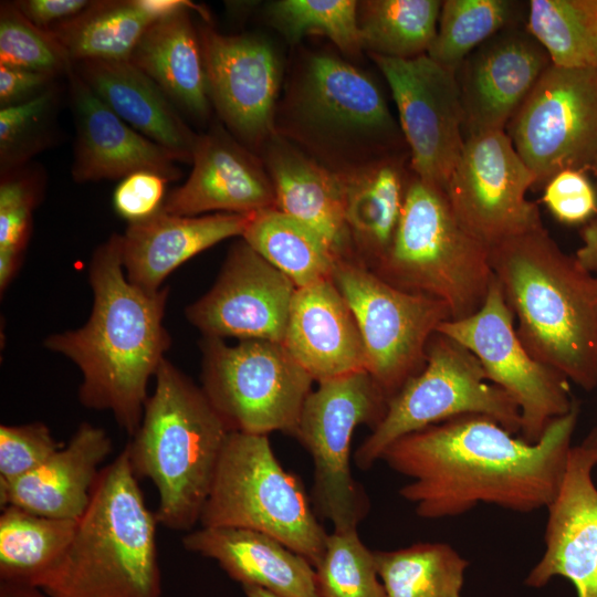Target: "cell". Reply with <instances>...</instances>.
<instances>
[{"mask_svg":"<svg viewBox=\"0 0 597 597\" xmlns=\"http://www.w3.org/2000/svg\"><path fill=\"white\" fill-rule=\"evenodd\" d=\"M579 415L575 406L534 443L484 415H462L408 433L380 460L411 482L399 495L423 519L461 515L480 503L528 513L562 484Z\"/></svg>","mask_w":597,"mask_h":597,"instance_id":"cell-1","label":"cell"},{"mask_svg":"<svg viewBox=\"0 0 597 597\" xmlns=\"http://www.w3.org/2000/svg\"><path fill=\"white\" fill-rule=\"evenodd\" d=\"M88 280L93 307L87 322L50 335L44 346L78 367L81 404L109 411L132 437L149 397L148 383L171 344L164 326L169 289L148 292L127 280L116 233L94 251Z\"/></svg>","mask_w":597,"mask_h":597,"instance_id":"cell-2","label":"cell"},{"mask_svg":"<svg viewBox=\"0 0 597 597\" xmlns=\"http://www.w3.org/2000/svg\"><path fill=\"white\" fill-rule=\"evenodd\" d=\"M519 338L538 362L586 390L597 386V275L542 226L490 248Z\"/></svg>","mask_w":597,"mask_h":597,"instance_id":"cell-3","label":"cell"},{"mask_svg":"<svg viewBox=\"0 0 597 597\" xmlns=\"http://www.w3.org/2000/svg\"><path fill=\"white\" fill-rule=\"evenodd\" d=\"M157 525L124 448L101 470L64 553L33 585L50 597H161Z\"/></svg>","mask_w":597,"mask_h":597,"instance_id":"cell-4","label":"cell"},{"mask_svg":"<svg viewBox=\"0 0 597 597\" xmlns=\"http://www.w3.org/2000/svg\"><path fill=\"white\" fill-rule=\"evenodd\" d=\"M274 129L334 172L409 151L376 82L323 52L297 60L279 100Z\"/></svg>","mask_w":597,"mask_h":597,"instance_id":"cell-5","label":"cell"},{"mask_svg":"<svg viewBox=\"0 0 597 597\" xmlns=\"http://www.w3.org/2000/svg\"><path fill=\"white\" fill-rule=\"evenodd\" d=\"M140 425L125 446L137 479L157 490L158 524L190 532L199 523L223 446L232 431L201 387L166 358Z\"/></svg>","mask_w":597,"mask_h":597,"instance_id":"cell-6","label":"cell"},{"mask_svg":"<svg viewBox=\"0 0 597 597\" xmlns=\"http://www.w3.org/2000/svg\"><path fill=\"white\" fill-rule=\"evenodd\" d=\"M373 271L398 289L443 302L451 320L474 314L494 277L490 249L462 227L446 192L412 170L391 244Z\"/></svg>","mask_w":597,"mask_h":597,"instance_id":"cell-7","label":"cell"},{"mask_svg":"<svg viewBox=\"0 0 597 597\" xmlns=\"http://www.w3.org/2000/svg\"><path fill=\"white\" fill-rule=\"evenodd\" d=\"M199 524L268 534L313 566L328 536L300 479L279 462L268 434L241 431H231L223 446Z\"/></svg>","mask_w":597,"mask_h":597,"instance_id":"cell-8","label":"cell"},{"mask_svg":"<svg viewBox=\"0 0 597 597\" xmlns=\"http://www.w3.org/2000/svg\"><path fill=\"white\" fill-rule=\"evenodd\" d=\"M484 415L520 433L516 402L488 379L479 359L458 341L436 332L423 368L387 402L386 412L357 448L354 461L370 469L399 438L462 415Z\"/></svg>","mask_w":597,"mask_h":597,"instance_id":"cell-9","label":"cell"},{"mask_svg":"<svg viewBox=\"0 0 597 597\" xmlns=\"http://www.w3.org/2000/svg\"><path fill=\"white\" fill-rule=\"evenodd\" d=\"M201 389L232 431L294 436L314 379L282 343H201Z\"/></svg>","mask_w":597,"mask_h":597,"instance_id":"cell-10","label":"cell"},{"mask_svg":"<svg viewBox=\"0 0 597 597\" xmlns=\"http://www.w3.org/2000/svg\"><path fill=\"white\" fill-rule=\"evenodd\" d=\"M387 402L366 370L320 381L304 401L294 437L312 457L313 500L333 531L357 528L369 511V500L350 470L352 437L360 425L374 429Z\"/></svg>","mask_w":597,"mask_h":597,"instance_id":"cell-11","label":"cell"},{"mask_svg":"<svg viewBox=\"0 0 597 597\" xmlns=\"http://www.w3.org/2000/svg\"><path fill=\"white\" fill-rule=\"evenodd\" d=\"M333 281L352 310L366 356V371L387 400L426 364L427 346L448 306L386 282L355 260L338 259Z\"/></svg>","mask_w":597,"mask_h":597,"instance_id":"cell-12","label":"cell"},{"mask_svg":"<svg viewBox=\"0 0 597 597\" xmlns=\"http://www.w3.org/2000/svg\"><path fill=\"white\" fill-rule=\"evenodd\" d=\"M505 132L536 187L564 169L590 170L597 158V67L551 63Z\"/></svg>","mask_w":597,"mask_h":597,"instance_id":"cell-13","label":"cell"},{"mask_svg":"<svg viewBox=\"0 0 597 597\" xmlns=\"http://www.w3.org/2000/svg\"><path fill=\"white\" fill-rule=\"evenodd\" d=\"M481 363L488 379L507 392L521 413V438L534 443L575 406L569 380L535 359L517 336L515 318L493 277L482 306L471 316L439 325Z\"/></svg>","mask_w":597,"mask_h":597,"instance_id":"cell-14","label":"cell"},{"mask_svg":"<svg viewBox=\"0 0 597 597\" xmlns=\"http://www.w3.org/2000/svg\"><path fill=\"white\" fill-rule=\"evenodd\" d=\"M536 177L505 130L469 136L444 192L462 227L489 249L542 227L537 206L526 197Z\"/></svg>","mask_w":597,"mask_h":597,"instance_id":"cell-15","label":"cell"},{"mask_svg":"<svg viewBox=\"0 0 597 597\" xmlns=\"http://www.w3.org/2000/svg\"><path fill=\"white\" fill-rule=\"evenodd\" d=\"M369 56L391 91L412 172L444 191L465 140L455 73L427 54Z\"/></svg>","mask_w":597,"mask_h":597,"instance_id":"cell-16","label":"cell"},{"mask_svg":"<svg viewBox=\"0 0 597 597\" xmlns=\"http://www.w3.org/2000/svg\"><path fill=\"white\" fill-rule=\"evenodd\" d=\"M198 34L211 106L228 132L259 155L275 134L282 85L275 50L260 36L224 35L208 25Z\"/></svg>","mask_w":597,"mask_h":597,"instance_id":"cell-17","label":"cell"},{"mask_svg":"<svg viewBox=\"0 0 597 597\" xmlns=\"http://www.w3.org/2000/svg\"><path fill=\"white\" fill-rule=\"evenodd\" d=\"M296 285L243 240L228 252L211 289L186 308L205 337L282 343Z\"/></svg>","mask_w":597,"mask_h":597,"instance_id":"cell-18","label":"cell"},{"mask_svg":"<svg viewBox=\"0 0 597 597\" xmlns=\"http://www.w3.org/2000/svg\"><path fill=\"white\" fill-rule=\"evenodd\" d=\"M549 64L524 23L500 31L472 51L455 71L464 137L505 130Z\"/></svg>","mask_w":597,"mask_h":597,"instance_id":"cell-19","label":"cell"},{"mask_svg":"<svg viewBox=\"0 0 597 597\" xmlns=\"http://www.w3.org/2000/svg\"><path fill=\"white\" fill-rule=\"evenodd\" d=\"M191 164L188 179L167 195L164 211L193 217L275 208L274 186L262 158L221 123L198 136Z\"/></svg>","mask_w":597,"mask_h":597,"instance_id":"cell-20","label":"cell"},{"mask_svg":"<svg viewBox=\"0 0 597 597\" xmlns=\"http://www.w3.org/2000/svg\"><path fill=\"white\" fill-rule=\"evenodd\" d=\"M595 454L572 447L566 471L548 511L545 551L525 583L542 587L554 576L567 578L577 597H597V488Z\"/></svg>","mask_w":597,"mask_h":597,"instance_id":"cell-21","label":"cell"},{"mask_svg":"<svg viewBox=\"0 0 597 597\" xmlns=\"http://www.w3.org/2000/svg\"><path fill=\"white\" fill-rule=\"evenodd\" d=\"M76 137L72 177L76 182L123 179L137 171L180 178L174 153L121 119L86 85L73 65L66 73Z\"/></svg>","mask_w":597,"mask_h":597,"instance_id":"cell-22","label":"cell"},{"mask_svg":"<svg viewBox=\"0 0 597 597\" xmlns=\"http://www.w3.org/2000/svg\"><path fill=\"white\" fill-rule=\"evenodd\" d=\"M283 345L317 383L366 370L358 325L333 279L296 289Z\"/></svg>","mask_w":597,"mask_h":597,"instance_id":"cell-23","label":"cell"},{"mask_svg":"<svg viewBox=\"0 0 597 597\" xmlns=\"http://www.w3.org/2000/svg\"><path fill=\"white\" fill-rule=\"evenodd\" d=\"M252 213L177 216L163 209L150 218L128 223L121 234L122 263L127 280L156 292L179 265L213 247L243 234Z\"/></svg>","mask_w":597,"mask_h":597,"instance_id":"cell-24","label":"cell"},{"mask_svg":"<svg viewBox=\"0 0 597 597\" xmlns=\"http://www.w3.org/2000/svg\"><path fill=\"white\" fill-rule=\"evenodd\" d=\"M112 450V439L104 429L82 422L66 446L35 470L11 481L0 480L1 507L15 505L35 514L77 521Z\"/></svg>","mask_w":597,"mask_h":597,"instance_id":"cell-25","label":"cell"},{"mask_svg":"<svg viewBox=\"0 0 597 597\" xmlns=\"http://www.w3.org/2000/svg\"><path fill=\"white\" fill-rule=\"evenodd\" d=\"M259 156L274 186L275 208L316 231L339 259L357 261L345 222L339 175L277 134Z\"/></svg>","mask_w":597,"mask_h":597,"instance_id":"cell-26","label":"cell"},{"mask_svg":"<svg viewBox=\"0 0 597 597\" xmlns=\"http://www.w3.org/2000/svg\"><path fill=\"white\" fill-rule=\"evenodd\" d=\"M185 549L213 559L241 585L280 597H321L307 558L276 538L238 527H203L184 535Z\"/></svg>","mask_w":597,"mask_h":597,"instance_id":"cell-27","label":"cell"},{"mask_svg":"<svg viewBox=\"0 0 597 597\" xmlns=\"http://www.w3.org/2000/svg\"><path fill=\"white\" fill-rule=\"evenodd\" d=\"M73 67L121 119L190 163L198 140L161 88L130 61H82Z\"/></svg>","mask_w":597,"mask_h":597,"instance_id":"cell-28","label":"cell"},{"mask_svg":"<svg viewBox=\"0 0 597 597\" xmlns=\"http://www.w3.org/2000/svg\"><path fill=\"white\" fill-rule=\"evenodd\" d=\"M337 174L355 258L373 270L387 253L400 219L411 175L409 151Z\"/></svg>","mask_w":597,"mask_h":597,"instance_id":"cell-29","label":"cell"},{"mask_svg":"<svg viewBox=\"0 0 597 597\" xmlns=\"http://www.w3.org/2000/svg\"><path fill=\"white\" fill-rule=\"evenodd\" d=\"M189 11L150 24L130 56L172 104L197 121L211 113L198 31Z\"/></svg>","mask_w":597,"mask_h":597,"instance_id":"cell-30","label":"cell"},{"mask_svg":"<svg viewBox=\"0 0 597 597\" xmlns=\"http://www.w3.org/2000/svg\"><path fill=\"white\" fill-rule=\"evenodd\" d=\"M242 240L296 287L332 279L339 259L316 231L276 208L254 212Z\"/></svg>","mask_w":597,"mask_h":597,"instance_id":"cell-31","label":"cell"},{"mask_svg":"<svg viewBox=\"0 0 597 597\" xmlns=\"http://www.w3.org/2000/svg\"><path fill=\"white\" fill-rule=\"evenodd\" d=\"M153 22L134 0L92 1L77 15L49 30L72 63L129 61Z\"/></svg>","mask_w":597,"mask_h":597,"instance_id":"cell-32","label":"cell"},{"mask_svg":"<svg viewBox=\"0 0 597 597\" xmlns=\"http://www.w3.org/2000/svg\"><path fill=\"white\" fill-rule=\"evenodd\" d=\"M77 521L1 507L0 580L34 584L64 553Z\"/></svg>","mask_w":597,"mask_h":597,"instance_id":"cell-33","label":"cell"},{"mask_svg":"<svg viewBox=\"0 0 597 597\" xmlns=\"http://www.w3.org/2000/svg\"><path fill=\"white\" fill-rule=\"evenodd\" d=\"M375 558L385 597H461L469 563L449 544L375 551Z\"/></svg>","mask_w":597,"mask_h":597,"instance_id":"cell-34","label":"cell"},{"mask_svg":"<svg viewBox=\"0 0 597 597\" xmlns=\"http://www.w3.org/2000/svg\"><path fill=\"white\" fill-rule=\"evenodd\" d=\"M440 0L358 1L363 50L369 55L412 59L427 54L437 32Z\"/></svg>","mask_w":597,"mask_h":597,"instance_id":"cell-35","label":"cell"},{"mask_svg":"<svg viewBox=\"0 0 597 597\" xmlns=\"http://www.w3.org/2000/svg\"><path fill=\"white\" fill-rule=\"evenodd\" d=\"M528 33L561 67H597V0H531Z\"/></svg>","mask_w":597,"mask_h":597,"instance_id":"cell-36","label":"cell"},{"mask_svg":"<svg viewBox=\"0 0 597 597\" xmlns=\"http://www.w3.org/2000/svg\"><path fill=\"white\" fill-rule=\"evenodd\" d=\"M527 4L515 0H444L427 55L453 71L500 31L525 22Z\"/></svg>","mask_w":597,"mask_h":597,"instance_id":"cell-37","label":"cell"},{"mask_svg":"<svg viewBox=\"0 0 597 597\" xmlns=\"http://www.w3.org/2000/svg\"><path fill=\"white\" fill-rule=\"evenodd\" d=\"M357 12L355 0H276L265 6L268 22L287 43L294 45L304 36L323 35L353 56L363 51Z\"/></svg>","mask_w":597,"mask_h":597,"instance_id":"cell-38","label":"cell"},{"mask_svg":"<svg viewBox=\"0 0 597 597\" xmlns=\"http://www.w3.org/2000/svg\"><path fill=\"white\" fill-rule=\"evenodd\" d=\"M314 569L321 597H385L375 551L362 542L357 528L328 534Z\"/></svg>","mask_w":597,"mask_h":597,"instance_id":"cell-39","label":"cell"},{"mask_svg":"<svg viewBox=\"0 0 597 597\" xmlns=\"http://www.w3.org/2000/svg\"><path fill=\"white\" fill-rule=\"evenodd\" d=\"M56 96L52 86L29 102L0 108L1 175L21 168L49 146L53 137Z\"/></svg>","mask_w":597,"mask_h":597,"instance_id":"cell-40","label":"cell"},{"mask_svg":"<svg viewBox=\"0 0 597 597\" xmlns=\"http://www.w3.org/2000/svg\"><path fill=\"white\" fill-rule=\"evenodd\" d=\"M40 198L39 181L15 170L1 175L0 291L8 287L22 262L32 229V212Z\"/></svg>","mask_w":597,"mask_h":597,"instance_id":"cell-41","label":"cell"},{"mask_svg":"<svg viewBox=\"0 0 597 597\" xmlns=\"http://www.w3.org/2000/svg\"><path fill=\"white\" fill-rule=\"evenodd\" d=\"M0 64L56 76L73 63L53 34L30 22L12 3L0 9Z\"/></svg>","mask_w":597,"mask_h":597,"instance_id":"cell-42","label":"cell"},{"mask_svg":"<svg viewBox=\"0 0 597 597\" xmlns=\"http://www.w3.org/2000/svg\"><path fill=\"white\" fill-rule=\"evenodd\" d=\"M63 447L40 421L0 426V480L11 481L35 470Z\"/></svg>","mask_w":597,"mask_h":597,"instance_id":"cell-43","label":"cell"},{"mask_svg":"<svg viewBox=\"0 0 597 597\" xmlns=\"http://www.w3.org/2000/svg\"><path fill=\"white\" fill-rule=\"evenodd\" d=\"M543 187V202L563 223L585 224L597 213V195L585 171L564 169Z\"/></svg>","mask_w":597,"mask_h":597,"instance_id":"cell-44","label":"cell"},{"mask_svg":"<svg viewBox=\"0 0 597 597\" xmlns=\"http://www.w3.org/2000/svg\"><path fill=\"white\" fill-rule=\"evenodd\" d=\"M168 180L151 171H137L123 178L113 195V206L128 223L146 220L157 213L166 199Z\"/></svg>","mask_w":597,"mask_h":597,"instance_id":"cell-45","label":"cell"},{"mask_svg":"<svg viewBox=\"0 0 597 597\" xmlns=\"http://www.w3.org/2000/svg\"><path fill=\"white\" fill-rule=\"evenodd\" d=\"M54 76L0 64L1 108L29 102L53 86Z\"/></svg>","mask_w":597,"mask_h":597,"instance_id":"cell-46","label":"cell"},{"mask_svg":"<svg viewBox=\"0 0 597 597\" xmlns=\"http://www.w3.org/2000/svg\"><path fill=\"white\" fill-rule=\"evenodd\" d=\"M91 3L92 1L87 0H20L13 2L30 22L44 31L77 15Z\"/></svg>","mask_w":597,"mask_h":597,"instance_id":"cell-47","label":"cell"},{"mask_svg":"<svg viewBox=\"0 0 597 597\" xmlns=\"http://www.w3.org/2000/svg\"><path fill=\"white\" fill-rule=\"evenodd\" d=\"M134 3L153 23L187 11H196L203 20H210L206 8L189 0H134Z\"/></svg>","mask_w":597,"mask_h":597,"instance_id":"cell-48","label":"cell"},{"mask_svg":"<svg viewBox=\"0 0 597 597\" xmlns=\"http://www.w3.org/2000/svg\"><path fill=\"white\" fill-rule=\"evenodd\" d=\"M580 239L574 256L586 271L597 275V213L582 228Z\"/></svg>","mask_w":597,"mask_h":597,"instance_id":"cell-49","label":"cell"},{"mask_svg":"<svg viewBox=\"0 0 597 597\" xmlns=\"http://www.w3.org/2000/svg\"><path fill=\"white\" fill-rule=\"evenodd\" d=\"M0 597H50L39 586L19 583L0 580Z\"/></svg>","mask_w":597,"mask_h":597,"instance_id":"cell-50","label":"cell"},{"mask_svg":"<svg viewBox=\"0 0 597 597\" xmlns=\"http://www.w3.org/2000/svg\"><path fill=\"white\" fill-rule=\"evenodd\" d=\"M242 590L245 597H280L264 588L252 585H242Z\"/></svg>","mask_w":597,"mask_h":597,"instance_id":"cell-51","label":"cell"},{"mask_svg":"<svg viewBox=\"0 0 597 597\" xmlns=\"http://www.w3.org/2000/svg\"><path fill=\"white\" fill-rule=\"evenodd\" d=\"M580 444L589 449L597 459V426L587 434Z\"/></svg>","mask_w":597,"mask_h":597,"instance_id":"cell-52","label":"cell"},{"mask_svg":"<svg viewBox=\"0 0 597 597\" xmlns=\"http://www.w3.org/2000/svg\"><path fill=\"white\" fill-rule=\"evenodd\" d=\"M590 171H593V174L595 176V179H596V184H597V158H596Z\"/></svg>","mask_w":597,"mask_h":597,"instance_id":"cell-53","label":"cell"}]
</instances>
